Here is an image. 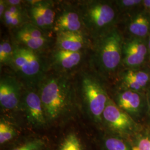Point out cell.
Here are the masks:
<instances>
[{
    "mask_svg": "<svg viewBox=\"0 0 150 150\" xmlns=\"http://www.w3.org/2000/svg\"><path fill=\"white\" fill-rule=\"evenodd\" d=\"M28 5L39 13L44 20L49 32L54 29L56 17V8L51 1H29Z\"/></svg>",
    "mask_w": 150,
    "mask_h": 150,
    "instance_id": "cell-15",
    "label": "cell"
},
{
    "mask_svg": "<svg viewBox=\"0 0 150 150\" xmlns=\"http://www.w3.org/2000/svg\"><path fill=\"white\" fill-rule=\"evenodd\" d=\"M11 66L26 88H37L47 75L48 64L41 53L13 42Z\"/></svg>",
    "mask_w": 150,
    "mask_h": 150,
    "instance_id": "cell-3",
    "label": "cell"
},
{
    "mask_svg": "<svg viewBox=\"0 0 150 150\" xmlns=\"http://www.w3.org/2000/svg\"><path fill=\"white\" fill-rule=\"evenodd\" d=\"M129 32L137 38L146 36L150 31V16L139 13L134 16L128 25Z\"/></svg>",
    "mask_w": 150,
    "mask_h": 150,
    "instance_id": "cell-18",
    "label": "cell"
},
{
    "mask_svg": "<svg viewBox=\"0 0 150 150\" xmlns=\"http://www.w3.org/2000/svg\"><path fill=\"white\" fill-rule=\"evenodd\" d=\"M81 52H71L54 48L51 54L50 64L55 72L66 74L77 67L83 58Z\"/></svg>",
    "mask_w": 150,
    "mask_h": 150,
    "instance_id": "cell-11",
    "label": "cell"
},
{
    "mask_svg": "<svg viewBox=\"0 0 150 150\" xmlns=\"http://www.w3.org/2000/svg\"><path fill=\"white\" fill-rule=\"evenodd\" d=\"M104 150H132L131 146L122 138L116 135H110L103 139Z\"/></svg>",
    "mask_w": 150,
    "mask_h": 150,
    "instance_id": "cell-20",
    "label": "cell"
},
{
    "mask_svg": "<svg viewBox=\"0 0 150 150\" xmlns=\"http://www.w3.org/2000/svg\"><path fill=\"white\" fill-rule=\"evenodd\" d=\"M102 123L119 137L132 134L137 129L132 117L120 109L110 98L103 112Z\"/></svg>",
    "mask_w": 150,
    "mask_h": 150,
    "instance_id": "cell-6",
    "label": "cell"
},
{
    "mask_svg": "<svg viewBox=\"0 0 150 150\" xmlns=\"http://www.w3.org/2000/svg\"><path fill=\"white\" fill-rule=\"evenodd\" d=\"M79 105L86 115L96 123H102V115L109 97L96 76L82 72L75 83Z\"/></svg>",
    "mask_w": 150,
    "mask_h": 150,
    "instance_id": "cell-2",
    "label": "cell"
},
{
    "mask_svg": "<svg viewBox=\"0 0 150 150\" xmlns=\"http://www.w3.org/2000/svg\"><path fill=\"white\" fill-rule=\"evenodd\" d=\"M147 50V46L141 38H135L123 42V63L129 67L139 66L144 61Z\"/></svg>",
    "mask_w": 150,
    "mask_h": 150,
    "instance_id": "cell-13",
    "label": "cell"
},
{
    "mask_svg": "<svg viewBox=\"0 0 150 150\" xmlns=\"http://www.w3.org/2000/svg\"><path fill=\"white\" fill-rule=\"evenodd\" d=\"M117 4L121 8H128L130 7H134L139 4L142 3L143 1L140 0H121L116 1Z\"/></svg>",
    "mask_w": 150,
    "mask_h": 150,
    "instance_id": "cell-24",
    "label": "cell"
},
{
    "mask_svg": "<svg viewBox=\"0 0 150 150\" xmlns=\"http://www.w3.org/2000/svg\"><path fill=\"white\" fill-rule=\"evenodd\" d=\"M20 111L24 113L27 123L32 128L43 129L48 127L37 88H26L24 90Z\"/></svg>",
    "mask_w": 150,
    "mask_h": 150,
    "instance_id": "cell-7",
    "label": "cell"
},
{
    "mask_svg": "<svg viewBox=\"0 0 150 150\" xmlns=\"http://www.w3.org/2000/svg\"><path fill=\"white\" fill-rule=\"evenodd\" d=\"M20 131L16 125L4 117L0 120V145H12L20 139Z\"/></svg>",
    "mask_w": 150,
    "mask_h": 150,
    "instance_id": "cell-17",
    "label": "cell"
},
{
    "mask_svg": "<svg viewBox=\"0 0 150 150\" xmlns=\"http://www.w3.org/2000/svg\"><path fill=\"white\" fill-rule=\"evenodd\" d=\"M13 57V43L6 38H3L0 43V64L1 68L4 66H11Z\"/></svg>",
    "mask_w": 150,
    "mask_h": 150,
    "instance_id": "cell-21",
    "label": "cell"
},
{
    "mask_svg": "<svg viewBox=\"0 0 150 150\" xmlns=\"http://www.w3.org/2000/svg\"><path fill=\"white\" fill-rule=\"evenodd\" d=\"M56 150H86V146L80 136L71 131L60 140Z\"/></svg>",
    "mask_w": 150,
    "mask_h": 150,
    "instance_id": "cell-19",
    "label": "cell"
},
{
    "mask_svg": "<svg viewBox=\"0 0 150 150\" xmlns=\"http://www.w3.org/2000/svg\"><path fill=\"white\" fill-rule=\"evenodd\" d=\"M77 8L86 33L95 40L111 30L116 17L112 5L105 1H82Z\"/></svg>",
    "mask_w": 150,
    "mask_h": 150,
    "instance_id": "cell-5",
    "label": "cell"
},
{
    "mask_svg": "<svg viewBox=\"0 0 150 150\" xmlns=\"http://www.w3.org/2000/svg\"><path fill=\"white\" fill-rule=\"evenodd\" d=\"M53 31L56 33L65 31L86 32L78 8L64 6L56 14Z\"/></svg>",
    "mask_w": 150,
    "mask_h": 150,
    "instance_id": "cell-10",
    "label": "cell"
},
{
    "mask_svg": "<svg viewBox=\"0 0 150 150\" xmlns=\"http://www.w3.org/2000/svg\"><path fill=\"white\" fill-rule=\"evenodd\" d=\"M92 63L103 74H110L118 69L122 59L123 41L121 34L111 29L95 40Z\"/></svg>",
    "mask_w": 150,
    "mask_h": 150,
    "instance_id": "cell-4",
    "label": "cell"
},
{
    "mask_svg": "<svg viewBox=\"0 0 150 150\" xmlns=\"http://www.w3.org/2000/svg\"><path fill=\"white\" fill-rule=\"evenodd\" d=\"M8 7L7 4L6 0H1L0 1V17L1 20L2 19L3 16L4 15Z\"/></svg>",
    "mask_w": 150,
    "mask_h": 150,
    "instance_id": "cell-25",
    "label": "cell"
},
{
    "mask_svg": "<svg viewBox=\"0 0 150 150\" xmlns=\"http://www.w3.org/2000/svg\"><path fill=\"white\" fill-rule=\"evenodd\" d=\"M128 72L142 88L147 86L150 82V76L146 72L136 70H129Z\"/></svg>",
    "mask_w": 150,
    "mask_h": 150,
    "instance_id": "cell-22",
    "label": "cell"
},
{
    "mask_svg": "<svg viewBox=\"0 0 150 150\" xmlns=\"http://www.w3.org/2000/svg\"><path fill=\"white\" fill-rule=\"evenodd\" d=\"M37 90L48 127L64 125L75 117L80 105L75 83L69 75L47 74Z\"/></svg>",
    "mask_w": 150,
    "mask_h": 150,
    "instance_id": "cell-1",
    "label": "cell"
},
{
    "mask_svg": "<svg viewBox=\"0 0 150 150\" xmlns=\"http://www.w3.org/2000/svg\"><path fill=\"white\" fill-rule=\"evenodd\" d=\"M13 38V42L41 54L51 43L48 34L30 22L14 29Z\"/></svg>",
    "mask_w": 150,
    "mask_h": 150,
    "instance_id": "cell-8",
    "label": "cell"
},
{
    "mask_svg": "<svg viewBox=\"0 0 150 150\" xmlns=\"http://www.w3.org/2000/svg\"><path fill=\"white\" fill-rule=\"evenodd\" d=\"M8 150H50V145L47 138L31 136L19 139L11 145Z\"/></svg>",
    "mask_w": 150,
    "mask_h": 150,
    "instance_id": "cell-16",
    "label": "cell"
},
{
    "mask_svg": "<svg viewBox=\"0 0 150 150\" xmlns=\"http://www.w3.org/2000/svg\"><path fill=\"white\" fill-rule=\"evenodd\" d=\"M25 2L26 1H20V0H7V1H6V3H7L8 6H22V4L25 3Z\"/></svg>",
    "mask_w": 150,
    "mask_h": 150,
    "instance_id": "cell-26",
    "label": "cell"
},
{
    "mask_svg": "<svg viewBox=\"0 0 150 150\" xmlns=\"http://www.w3.org/2000/svg\"><path fill=\"white\" fill-rule=\"evenodd\" d=\"M149 109H150V101H149Z\"/></svg>",
    "mask_w": 150,
    "mask_h": 150,
    "instance_id": "cell-29",
    "label": "cell"
},
{
    "mask_svg": "<svg viewBox=\"0 0 150 150\" xmlns=\"http://www.w3.org/2000/svg\"><path fill=\"white\" fill-rule=\"evenodd\" d=\"M113 101L120 109L131 116L139 113L142 106L141 94L129 88L117 92Z\"/></svg>",
    "mask_w": 150,
    "mask_h": 150,
    "instance_id": "cell-14",
    "label": "cell"
},
{
    "mask_svg": "<svg viewBox=\"0 0 150 150\" xmlns=\"http://www.w3.org/2000/svg\"><path fill=\"white\" fill-rule=\"evenodd\" d=\"M23 85L11 75L1 76L0 80V105L2 110L11 112L20 110Z\"/></svg>",
    "mask_w": 150,
    "mask_h": 150,
    "instance_id": "cell-9",
    "label": "cell"
},
{
    "mask_svg": "<svg viewBox=\"0 0 150 150\" xmlns=\"http://www.w3.org/2000/svg\"><path fill=\"white\" fill-rule=\"evenodd\" d=\"M84 31L56 33L55 48L71 52H81L87 47L88 39Z\"/></svg>",
    "mask_w": 150,
    "mask_h": 150,
    "instance_id": "cell-12",
    "label": "cell"
},
{
    "mask_svg": "<svg viewBox=\"0 0 150 150\" xmlns=\"http://www.w3.org/2000/svg\"><path fill=\"white\" fill-rule=\"evenodd\" d=\"M143 4L145 7L150 10V0H145L143 1Z\"/></svg>",
    "mask_w": 150,
    "mask_h": 150,
    "instance_id": "cell-27",
    "label": "cell"
},
{
    "mask_svg": "<svg viewBox=\"0 0 150 150\" xmlns=\"http://www.w3.org/2000/svg\"><path fill=\"white\" fill-rule=\"evenodd\" d=\"M147 47H148V49H149V51H150V39H149V42H148V44H147Z\"/></svg>",
    "mask_w": 150,
    "mask_h": 150,
    "instance_id": "cell-28",
    "label": "cell"
},
{
    "mask_svg": "<svg viewBox=\"0 0 150 150\" xmlns=\"http://www.w3.org/2000/svg\"><path fill=\"white\" fill-rule=\"evenodd\" d=\"M132 150H150V136H141L131 146Z\"/></svg>",
    "mask_w": 150,
    "mask_h": 150,
    "instance_id": "cell-23",
    "label": "cell"
}]
</instances>
